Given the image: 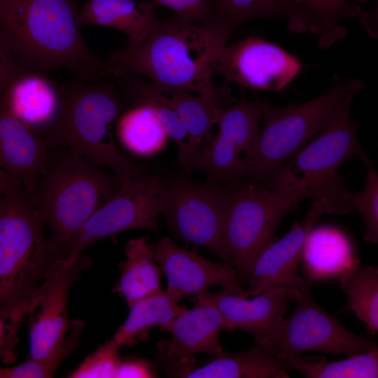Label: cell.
<instances>
[{"label":"cell","instance_id":"10","mask_svg":"<svg viewBox=\"0 0 378 378\" xmlns=\"http://www.w3.org/2000/svg\"><path fill=\"white\" fill-rule=\"evenodd\" d=\"M294 206L260 183L227 189L223 248L226 261L235 268L239 278L248 280L256 258Z\"/></svg>","mask_w":378,"mask_h":378},{"label":"cell","instance_id":"35","mask_svg":"<svg viewBox=\"0 0 378 378\" xmlns=\"http://www.w3.org/2000/svg\"><path fill=\"white\" fill-rule=\"evenodd\" d=\"M172 10L174 15L196 24H209L214 20L211 0H153Z\"/></svg>","mask_w":378,"mask_h":378},{"label":"cell","instance_id":"5","mask_svg":"<svg viewBox=\"0 0 378 378\" xmlns=\"http://www.w3.org/2000/svg\"><path fill=\"white\" fill-rule=\"evenodd\" d=\"M120 186L115 173L68 148L50 151L48 168L31 194L51 232V244L67 257L86 222Z\"/></svg>","mask_w":378,"mask_h":378},{"label":"cell","instance_id":"25","mask_svg":"<svg viewBox=\"0 0 378 378\" xmlns=\"http://www.w3.org/2000/svg\"><path fill=\"white\" fill-rule=\"evenodd\" d=\"M289 370L265 349L253 344L246 351L222 353L180 373L187 378H288Z\"/></svg>","mask_w":378,"mask_h":378},{"label":"cell","instance_id":"3","mask_svg":"<svg viewBox=\"0 0 378 378\" xmlns=\"http://www.w3.org/2000/svg\"><path fill=\"white\" fill-rule=\"evenodd\" d=\"M60 104L52 121L38 130L48 146L66 148L120 179L144 174L115 144L113 127L125 102L109 77L97 82L78 78L59 85Z\"/></svg>","mask_w":378,"mask_h":378},{"label":"cell","instance_id":"9","mask_svg":"<svg viewBox=\"0 0 378 378\" xmlns=\"http://www.w3.org/2000/svg\"><path fill=\"white\" fill-rule=\"evenodd\" d=\"M312 286L302 277L294 290L296 304L292 313L267 332L255 336L254 344L286 368L288 359L304 352L351 356L378 349L375 342L348 330L323 310L312 295Z\"/></svg>","mask_w":378,"mask_h":378},{"label":"cell","instance_id":"30","mask_svg":"<svg viewBox=\"0 0 378 378\" xmlns=\"http://www.w3.org/2000/svg\"><path fill=\"white\" fill-rule=\"evenodd\" d=\"M286 365L308 378H378V349L331 362L295 356Z\"/></svg>","mask_w":378,"mask_h":378},{"label":"cell","instance_id":"1","mask_svg":"<svg viewBox=\"0 0 378 378\" xmlns=\"http://www.w3.org/2000/svg\"><path fill=\"white\" fill-rule=\"evenodd\" d=\"M234 30L217 19L202 24L174 15L161 20L140 43L113 50L106 62L115 77L145 76L157 85L195 93L220 106L230 98V92L217 88L213 77Z\"/></svg>","mask_w":378,"mask_h":378},{"label":"cell","instance_id":"13","mask_svg":"<svg viewBox=\"0 0 378 378\" xmlns=\"http://www.w3.org/2000/svg\"><path fill=\"white\" fill-rule=\"evenodd\" d=\"M267 99L246 97L223 108L216 136L203 148L197 169L206 174L205 183H219L241 178L243 158L251 148L260 129Z\"/></svg>","mask_w":378,"mask_h":378},{"label":"cell","instance_id":"8","mask_svg":"<svg viewBox=\"0 0 378 378\" xmlns=\"http://www.w3.org/2000/svg\"><path fill=\"white\" fill-rule=\"evenodd\" d=\"M91 258L81 254L75 261L57 260L29 297L30 359L14 368L18 378H49L78 346L85 323L69 321L67 300L71 285L90 267Z\"/></svg>","mask_w":378,"mask_h":378},{"label":"cell","instance_id":"23","mask_svg":"<svg viewBox=\"0 0 378 378\" xmlns=\"http://www.w3.org/2000/svg\"><path fill=\"white\" fill-rule=\"evenodd\" d=\"M162 87L187 128L188 140L183 153L177 158L176 164L185 172L190 174L197 169L202 143L209 136L211 127L218 125L223 108L195 93Z\"/></svg>","mask_w":378,"mask_h":378},{"label":"cell","instance_id":"37","mask_svg":"<svg viewBox=\"0 0 378 378\" xmlns=\"http://www.w3.org/2000/svg\"><path fill=\"white\" fill-rule=\"evenodd\" d=\"M156 377L157 374L148 361L141 358H120L115 378H151Z\"/></svg>","mask_w":378,"mask_h":378},{"label":"cell","instance_id":"21","mask_svg":"<svg viewBox=\"0 0 378 378\" xmlns=\"http://www.w3.org/2000/svg\"><path fill=\"white\" fill-rule=\"evenodd\" d=\"M301 261L303 278L312 285L340 279L360 265L349 237L328 225L312 229L304 242Z\"/></svg>","mask_w":378,"mask_h":378},{"label":"cell","instance_id":"20","mask_svg":"<svg viewBox=\"0 0 378 378\" xmlns=\"http://www.w3.org/2000/svg\"><path fill=\"white\" fill-rule=\"evenodd\" d=\"M367 0H281L282 18L290 32L310 33L319 48H330L343 39L347 30L340 21L357 18L363 12L357 2Z\"/></svg>","mask_w":378,"mask_h":378},{"label":"cell","instance_id":"34","mask_svg":"<svg viewBox=\"0 0 378 378\" xmlns=\"http://www.w3.org/2000/svg\"><path fill=\"white\" fill-rule=\"evenodd\" d=\"M29 298L8 308L0 309V356L6 364L13 363L17 358L15 349L18 333L29 310Z\"/></svg>","mask_w":378,"mask_h":378},{"label":"cell","instance_id":"27","mask_svg":"<svg viewBox=\"0 0 378 378\" xmlns=\"http://www.w3.org/2000/svg\"><path fill=\"white\" fill-rule=\"evenodd\" d=\"M181 299L166 289L135 302L129 307L127 318L113 338L122 346H132L147 337L153 327L158 326L163 331L186 308L178 304Z\"/></svg>","mask_w":378,"mask_h":378},{"label":"cell","instance_id":"29","mask_svg":"<svg viewBox=\"0 0 378 378\" xmlns=\"http://www.w3.org/2000/svg\"><path fill=\"white\" fill-rule=\"evenodd\" d=\"M344 311H352L372 332H378V267L360 264L343 275Z\"/></svg>","mask_w":378,"mask_h":378},{"label":"cell","instance_id":"4","mask_svg":"<svg viewBox=\"0 0 378 378\" xmlns=\"http://www.w3.org/2000/svg\"><path fill=\"white\" fill-rule=\"evenodd\" d=\"M31 192L0 171V309L28 298L65 258L46 239Z\"/></svg>","mask_w":378,"mask_h":378},{"label":"cell","instance_id":"18","mask_svg":"<svg viewBox=\"0 0 378 378\" xmlns=\"http://www.w3.org/2000/svg\"><path fill=\"white\" fill-rule=\"evenodd\" d=\"M48 146L32 126L18 118L8 101H0L1 169L20 179L31 192L46 172Z\"/></svg>","mask_w":378,"mask_h":378},{"label":"cell","instance_id":"31","mask_svg":"<svg viewBox=\"0 0 378 378\" xmlns=\"http://www.w3.org/2000/svg\"><path fill=\"white\" fill-rule=\"evenodd\" d=\"M214 19L234 29L258 18H282L281 0H211Z\"/></svg>","mask_w":378,"mask_h":378},{"label":"cell","instance_id":"7","mask_svg":"<svg viewBox=\"0 0 378 378\" xmlns=\"http://www.w3.org/2000/svg\"><path fill=\"white\" fill-rule=\"evenodd\" d=\"M354 157L370 162L358 139L356 127L348 115L329 125L307 142L282 167L260 182L295 205L306 200L324 201L329 214L354 211L353 194L344 186L338 168Z\"/></svg>","mask_w":378,"mask_h":378},{"label":"cell","instance_id":"32","mask_svg":"<svg viewBox=\"0 0 378 378\" xmlns=\"http://www.w3.org/2000/svg\"><path fill=\"white\" fill-rule=\"evenodd\" d=\"M366 166V186L353 194V203L365 222L364 241L378 244V173L370 164Z\"/></svg>","mask_w":378,"mask_h":378},{"label":"cell","instance_id":"12","mask_svg":"<svg viewBox=\"0 0 378 378\" xmlns=\"http://www.w3.org/2000/svg\"><path fill=\"white\" fill-rule=\"evenodd\" d=\"M120 188L90 218L66 259L75 261L92 244L130 230L157 231L162 214L163 179L141 174L122 178Z\"/></svg>","mask_w":378,"mask_h":378},{"label":"cell","instance_id":"36","mask_svg":"<svg viewBox=\"0 0 378 378\" xmlns=\"http://www.w3.org/2000/svg\"><path fill=\"white\" fill-rule=\"evenodd\" d=\"M0 91L3 94L24 71L9 46L2 40H0Z\"/></svg>","mask_w":378,"mask_h":378},{"label":"cell","instance_id":"28","mask_svg":"<svg viewBox=\"0 0 378 378\" xmlns=\"http://www.w3.org/2000/svg\"><path fill=\"white\" fill-rule=\"evenodd\" d=\"M117 132L122 145L140 156L159 153L169 138L155 110L146 104H135L122 113Z\"/></svg>","mask_w":378,"mask_h":378},{"label":"cell","instance_id":"11","mask_svg":"<svg viewBox=\"0 0 378 378\" xmlns=\"http://www.w3.org/2000/svg\"><path fill=\"white\" fill-rule=\"evenodd\" d=\"M227 189L184 177L163 180L162 214L176 237L226 261L223 235Z\"/></svg>","mask_w":378,"mask_h":378},{"label":"cell","instance_id":"15","mask_svg":"<svg viewBox=\"0 0 378 378\" xmlns=\"http://www.w3.org/2000/svg\"><path fill=\"white\" fill-rule=\"evenodd\" d=\"M224 328V320L216 306L204 296H198L194 307H186L163 330L170 335V339L158 346L164 370L171 373L190 368L195 364L194 356L197 354L222 353L219 336Z\"/></svg>","mask_w":378,"mask_h":378},{"label":"cell","instance_id":"26","mask_svg":"<svg viewBox=\"0 0 378 378\" xmlns=\"http://www.w3.org/2000/svg\"><path fill=\"white\" fill-rule=\"evenodd\" d=\"M148 239L146 236L132 239L125 246L126 258L119 265L120 277L114 290L129 307L163 290L160 284L163 273L153 258Z\"/></svg>","mask_w":378,"mask_h":378},{"label":"cell","instance_id":"33","mask_svg":"<svg viewBox=\"0 0 378 378\" xmlns=\"http://www.w3.org/2000/svg\"><path fill=\"white\" fill-rule=\"evenodd\" d=\"M120 346L113 337L88 356L69 375L71 378L115 377L120 360Z\"/></svg>","mask_w":378,"mask_h":378},{"label":"cell","instance_id":"24","mask_svg":"<svg viewBox=\"0 0 378 378\" xmlns=\"http://www.w3.org/2000/svg\"><path fill=\"white\" fill-rule=\"evenodd\" d=\"M1 95L18 118L36 130L52 121L60 104L59 85L38 72L24 71Z\"/></svg>","mask_w":378,"mask_h":378},{"label":"cell","instance_id":"19","mask_svg":"<svg viewBox=\"0 0 378 378\" xmlns=\"http://www.w3.org/2000/svg\"><path fill=\"white\" fill-rule=\"evenodd\" d=\"M200 295L216 306L226 329H239L254 337L274 328L285 316L288 302L294 299V292L284 288L266 290L250 298L248 293L229 288Z\"/></svg>","mask_w":378,"mask_h":378},{"label":"cell","instance_id":"17","mask_svg":"<svg viewBox=\"0 0 378 378\" xmlns=\"http://www.w3.org/2000/svg\"><path fill=\"white\" fill-rule=\"evenodd\" d=\"M329 214L324 201H313L302 223L295 222L281 239L269 243L256 258L248 276L249 296L284 288L294 292L302 277L298 273L306 239L319 218Z\"/></svg>","mask_w":378,"mask_h":378},{"label":"cell","instance_id":"2","mask_svg":"<svg viewBox=\"0 0 378 378\" xmlns=\"http://www.w3.org/2000/svg\"><path fill=\"white\" fill-rule=\"evenodd\" d=\"M78 13L76 0H0V40L24 71L64 69L85 81L104 80L108 65L85 45Z\"/></svg>","mask_w":378,"mask_h":378},{"label":"cell","instance_id":"6","mask_svg":"<svg viewBox=\"0 0 378 378\" xmlns=\"http://www.w3.org/2000/svg\"><path fill=\"white\" fill-rule=\"evenodd\" d=\"M362 80L333 76L330 89L308 102L285 108L270 103L251 148L244 155L241 178L262 182L282 167L295 153L323 130L349 115Z\"/></svg>","mask_w":378,"mask_h":378},{"label":"cell","instance_id":"14","mask_svg":"<svg viewBox=\"0 0 378 378\" xmlns=\"http://www.w3.org/2000/svg\"><path fill=\"white\" fill-rule=\"evenodd\" d=\"M300 62L281 47L249 36L221 52L216 68L227 83L245 88L283 91L301 71Z\"/></svg>","mask_w":378,"mask_h":378},{"label":"cell","instance_id":"22","mask_svg":"<svg viewBox=\"0 0 378 378\" xmlns=\"http://www.w3.org/2000/svg\"><path fill=\"white\" fill-rule=\"evenodd\" d=\"M155 2L136 0H87L78 13L80 25L118 29L129 37L128 45L142 41L160 23Z\"/></svg>","mask_w":378,"mask_h":378},{"label":"cell","instance_id":"38","mask_svg":"<svg viewBox=\"0 0 378 378\" xmlns=\"http://www.w3.org/2000/svg\"><path fill=\"white\" fill-rule=\"evenodd\" d=\"M358 20L370 37L378 38V0L374 9L362 12Z\"/></svg>","mask_w":378,"mask_h":378},{"label":"cell","instance_id":"16","mask_svg":"<svg viewBox=\"0 0 378 378\" xmlns=\"http://www.w3.org/2000/svg\"><path fill=\"white\" fill-rule=\"evenodd\" d=\"M154 260L164 274L168 290L196 298L215 286L248 293L239 284V275L230 263L211 262L177 246L168 237L150 244Z\"/></svg>","mask_w":378,"mask_h":378}]
</instances>
